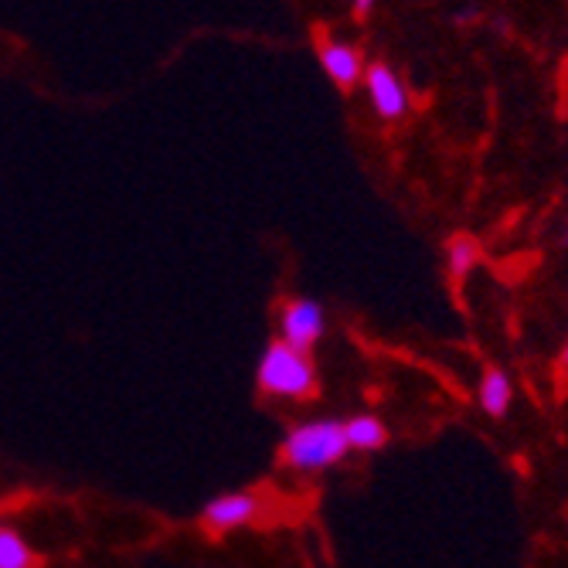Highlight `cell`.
Wrapping results in <instances>:
<instances>
[{"instance_id":"obj_1","label":"cell","mask_w":568,"mask_h":568,"mask_svg":"<svg viewBox=\"0 0 568 568\" xmlns=\"http://www.w3.org/2000/svg\"><path fill=\"white\" fill-rule=\"evenodd\" d=\"M347 433L344 423L337 419H317V423H303L296 426L280 449L283 467L300 470V474H321L334 463L347 456Z\"/></svg>"},{"instance_id":"obj_2","label":"cell","mask_w":568,"mask_h":568,"mask_svg":"<svg viewBox=\"0 0 568 568\" xmlns=\"http://www.w3.org/2000/svg\"><path fill=\"white\" fill-rule=\"evenodd\" d=\"M255 378H260V388L273 398H310L317 392V372H314V361H310V354L283 344V341H273L260 361V372H255Z\"/></svg>"},{"instance_id":"obj_4","label":"cell","mask_w":568,"mask_h":568,"mask_svg":"<svg viewBox=\"0 0 568 568\" xmlns=\"http://www.w3.org/2000/svg\"><path fill=\"white\" fill-rule=\"evenodd\" d=\"M255 514H260V497L255 494H222L201 507V525L212 535H225L248 525Z\"/></svg>"},{"instance_id":"obj_12","label":"cell","mask_w":568,"mask_h":568,"mask_svg":"<svg viewBox=\"0 0 568 568\" xmlns=\"http://www.w3.org/2000/svg\"><path fill=\"white\" fill-rule=\"evenodd\" d=\"M565 368H568V347H565Z\"/></svg>"},{"instance_id":"obj_10","label":"cell","mask_w":568,"mask_h":568,"mask_svg":"<svg viewBox=\"0 0 568 568\" xmlns=\"http://www.w3.org/2000/svg\"><path fill=\"white\" fill-rule=\"evenodd\" d=\"M446 260H449V273L459 280V276H467V273L477 266L480 248H477V242H474L470 235H456V239L449 242V248H446Z\"/></svg>"},{"instance_id":"obj_6","label":"cell","mask_w":568,"mask_h":568,"mask_svg":"<svg viewBox=\"0 0 568 568\" xmlns=\"http://www.w3.org/2000/svg\"><path fill=\"white\" fill-rule=\"evenodd\" d=\"M321 65L341 89H351L365 79V59H361V51L354 44H344V41L321 44Z\"/></svg>"},{"instance_id":"obj_8","label":"cell","mask_w":568,"mask_h":568,"mask_svg":"<svg viewBox=\"0 0 568 568\" xmlns=\"http://www.w3.org/2000/svg\"><path fill=\"white\" fill-rule=\"evenodd\" d=\"M0 568H38L34 548L8 525H0Z\"/></svg>"},{"instance_id":"obj_11","label":"cell","mask_w":568,"mask_h":568,"mask_svg":"<svg viewBox=\"0 0 568 568\" xmlns=\"http://www.w3.org/2000/svg\"><path fill=\"white\" fill-rule=\"evenodd\" d=\"M368 11H372L368 0H357V4H354V14H368Z\"/></svg>"},{"instance_id":"obj_5","label":"cell","mask_w":568,"mask_h":568,"mask_svg":"<svg viewBox=\"0 0 568 568\" xmlns=\"http://www.w3.org/2000/svg\"><path fill=\"white\" fill-rule=\"evenodd\" d=\"M365 85H368V99L382 120H398L408 110V92L398 82V75L388 65H368L365 69Z\"/></svg>"},{"instance_id":"obj_9","label":"cell","mask_w":568,"mask_h":568,"mask_svg":"<svg viewBox=\"0 0 568 568\" xmlns=\"http://www.w3.org/2000/svg\"><path fill=\"white\" fill-rule=\"evenodd\" d=\"M480 405L487 416H504L510 405V382L500 368H490L480 382Z\"/></svg>"},{"instance_id":"obj_7","label":"cell","mask_w":568,"mask_h":568,"mask_svg":"<svg viewBox=\"0 0 568 568\" xmlns=\"http://www.w3.org/2000/svg\"><path fill=\"white\" fill-rule=\"evenodd\" d=\"M344 433H347V446L365 449V453L385 446V439H388L385 423L375 419V416H354V419H347V423H344Z\"/></svg>"},{"instance_id":"obj_3","label":"cell","mask_w":568,"mask_h":568,"mask_svg":"<svg viewBox=\"0 0 568 568\" xmlns=\"http://www.w3.org/2000/svg\"><path fill=\"white\" fill-rule=\"evenodd\" d=\"M324 327H327V317L317 300L296 296V300L283 303V310H280V341L303 354H310V347L324 337Z\"/></svg>"}]
</instances>
